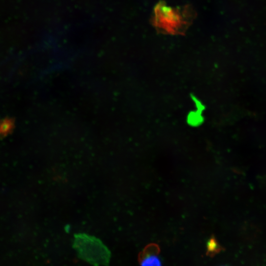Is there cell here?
Listing matches in <instances>:
<instances>
[{
	"label": "cell",
	"instance_id": "1",
	"mask_svg": "<svg viewBox=\"0 0 266 266\" xmlns=\"http://www.w3.org/2000/svg\"><path fill=\"white\" fill-rule=\"evenodd\" d=\"M152 22L159 33L171 35L184 34L196 17L189 5L172 7L160 1L155 6Z\"/></svg>",
	"mask_w": 266,
	"mask_h": 266
},
{
	"label": "cell",
	"instance_id": "2",
	"mask_svg": "<svg viewBox=\"0 0 266 266\" xmlns=\"http://www.w3.org/2000/svg\"><path fill=\"white\" fill-rule=\"evenodd\" d=\"M73 247L78 257L93 265H107L111 257L109 250L98 238L86 233L74 234Z\"/></svg>",
	"mask_w": 266,
	"mask_h": 266
},
{
	"label": "cell",
	"instance_id": "3",
	"mask_svg": "<svg viewBox=\"0 0 266 266\" xmlns=\"http://www.w3.org/2000/svg\"><path fill=\"white\" fill-rule=\"evenodd\" d=\"M223 249L215 237L213 235H212L207 242L206 255L210 257H213Z\"/></svg>",
	"mask_w": 266,
	"mask_h": 266
},
{
	"label": "cell",
	"instance_id": "4",
	"mask_svg": "<svg viewBox=\"0 0 266 266\" xmlns=\"http://www.w3.org/2000/svg\"><path fill=\"white\" fill-rule=\"evenodd\" d=\"M140 264L143 266H159L161 265V262L157 255H151L142 258Z\"/></svg>",
	"mask_w": 266,
	"mask_h": 266
},
{
	"label": "cell",
	"instance_id": "5",
	"mask_svg": "<svg viewBox=\"0 0 266 266\" xmlns=\"http://www.w3.org/2000/svg\"><path fill=\"white\" fill-rule=\"evenodd\" d=\"M160 251L159 246L156 244H151L147 246L144 250L141 259L146 256L155 255H157Z\"/></svg>",
	"mask_w": 266,
	"mask_h": 266
},
{
	"label": "cell",
	"instance_id": "6",
	"mask_svg": "<svg viewBox=\"0 0 266 266\" xmlns=\"http://www.w3.org/2000/svg\"><path fill=\"white\" fill-rule=\"evenodd\" d=\"M11 126H12L11 122L9 121H4L0 125V133H5L7 131H8L9 129L11 128Z\"/></svg>",
	"mask_w": 266,
	"mask_h": 266
}]
</instances>
